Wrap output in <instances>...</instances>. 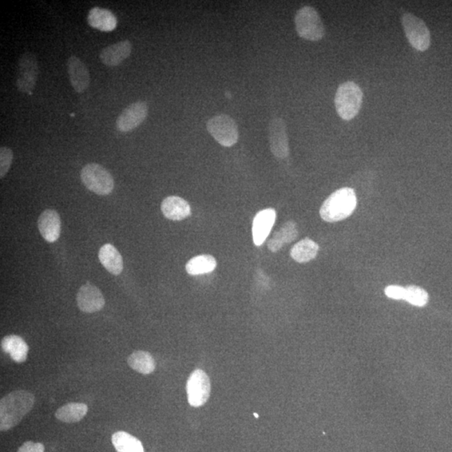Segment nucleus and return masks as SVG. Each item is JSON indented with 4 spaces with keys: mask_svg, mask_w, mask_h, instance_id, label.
<instances>
[{
    "mask_svg": "<svg viewBox=\"0 0 452 452\" xmlns=\"http://www.w3.org/2000/svg\"><path fill=\"white\" fill-rule=\"evenodd\" d=\"M35 402V395L23 390L3 396L0 400V431H10L19 425L32 410Z\"/></svg>",
    "mask_w": 452,
    "mask_h": 452,
    "instance_id": "f257e3e1",
    "label": "nucleus"
},
{
    "mask_svg": "<svg viewBox=\"0 0 452 452\" xmlns=\"http://www.w3.org/2000/svg\"><path fill=\"white\" fill-rule=\"evenodd\" d=\"M356 205L355 190L351 188L340 189L324 201L320 209V216L329 223L343 220L354 212Z\"/></svg>",
    "mask_w": 452,
    "mask_h": 452,
    "instance_id": "f03ea898",
    "label": "nucleus"
},
{
    "mask_svg": "<svg viewBox=\"0 0 452 452\" xmlns=\"http://www.w3.org/2000/svg\"><path fill=\"white\" fill-rule=\"evenodd\" d=\"M363 103V92L352 82H346L339 86L335 98L337 113L344 121H350L359 114Z\"/></svg>",
    "mask_w": 452,
    "mask_h": 452,
    "instance_id": "7ed1b4c3",
    "label": "nucleus"
},
{
    "mask_svg": "<svg viewBox=\"0 0 452 452\" xmlns=\"http://www.w3.org/2000/svg\"><path fill=\"white\" fill-rule=\"evenodd\" d=\"M295 26L299 37L309 41H321L325 35V28L318 11L312 6H304L297 10Z\"/></svg>",
    "mask_w": 452,
    "mask_h": 452,
    "instance_id": "20e7f679",
    "label": "nucleus"
},
{
    "mask_svg": "<svg viewBox=\"0 0 452 452\" xmlns=\"http://www.w3.org/2000/svg\"><path fill=\"white\" fill-rule=\"evenodd\" d=\"M81 178L86 187L98 196H108L114 189L112 174L100 164H86L82 170Z\"/></svg>",
    "mask_w": 452,
    "mask_h": 452,
    "instance_id": "39448f33",
    "label": "nucleus"
},
{
    "mask_svg": "<svg viewBox=\"0 0 452 452\" xmlns=\"http://www.w3.org/2000/svg\"><path fill=\"white\" fill-rule=\"evenodd\" d=\"M404 34L414 49L427 50L431 46V32L425 21L411 13H404L402 17Z\"/></svg>",
    "mask_w": 452,
    "mask_h": 452,
    "instance_id": "423d86ee",
    "label": "nucleus"
},
{
    "mask_svg": "<svg viewBox=\"0 0 452 452\" xmlns=\"http://www.w3.org/2000/svg\"><path fill=\"white\" fill-rule=\"evenodd\" d=\"M206 129L219 144L229 148L239 140V131L236 122L228 115L221 114L210 118Z\"/></svg>",
    "mask_w": 452,
    "mask_h": 452,
    "instance_id": "0eeeda50",
    "label": "nucleus"
},
{
    "mask_svg": "<svg viewBox=\"0 0 452 452\" xmlns=\"http://www.w3.org/2000/svg\"><path fill=\"white\" fill-rule=\"evenodd\" d=\"M39 77L37 57L31 53H23L19 59L17 86L19 92L31 94L37 85Z\"/></svg>",
    "mask_w": 452,
    "mask_h": 452,
    "instance_id": "6e6552de",
    "label": "nucleus"
},
{
    "mask_svg": "<svg viewBox=\"0 0 452 452\" xmlns=\"http://www.w3.org/2000/svg\"><path fill=\"white\" fill-rule=\"evenodd\" d=\"M186 390L190 406L200 407L207 402L211 386L206 373L201 370H194L189 376Z\"/></svg>",
    "mask_w": 452,
    "mask_h": 452,
    "instance_id": "1a4fd4ad",
    "label": "nucleus"
},
{
    "mask_svg": "<svg viewBox=\"0 0 452 452\" xmlns=\"http://www.w3.org/2000/svg\"><path fill=\"white\" fill-rule=\"evenodd\" d=\"M269 144L273 156L283 160L289 156L287 124L283 118L275 117L270 122Z\"/></svg>",
    "mask_w": 452,
    "mask_h": 452,
    "instance_id": "9d476101",
    "label": "nucleus"
},
{
    "mask_svg": "<svg viewBox=\"0 0 452 452\" xmlns=\"http://www.w3.org/2000/svg\"><path fill=\"white\" fill-rule=\"evenodd\" d=\"M149 108L144 102L132 103L122 111L117 119L116 126L122 133H129L140 126L148 117Z\"/></svg>",
    "mask_w": 452,
    "mask_h": 452,
    "instance_id": "9b49d317",
    "label": "nucleus"
},
{
    "mask_svg": "<svg viewBox=\"0 0 452 452\" xmlns=\"http://www.w3.org/2000/svg\"><path fill=\"white\" fill-rule=\"evenodd\" d=\"M77 303L82 312L93 313L104 307L105 299L100 289L93 283H86L79 289Z\"/></svg>",
    "mask_w": 452,
    "mask_h": 452,
    "instance_id": "f8f14e48",
    "label": "nucleus"
},
{
    "mask_svg": "<svg viewBox=\"0 0 452 452\" xmlns=\"http://www.w3.org/2000/svg\"><path fill=\"white\" fill-rule=\"evenodd\" d=\"M276 212L274 209L268 208L261 210L253 220L252 238L256 247L263 245L275 224Z\"/></svg>",
    "mask_w": 452,
    "mask_h": 452,
    "instance_id": "ddd939ff",
    "label": "nucleus"
},
{
    "mask_svg": "<svg viewBox=\"0 0 452 452\" xmlns=\"http://www.w3.org/2000/svg\"><path fill=\"white\" fill-rule=\"evenodd\" d=\"M38 229L47 243H54L59 239L62 231V221L57 211L46 209L39 216Z\"/></svg>",
    "mask_w": 452,
    "mask_h": 452,
    "instance_id": "4468645a",
    "label": "nucleus"
},
{
    "mask_svg": "<svg viewBox=\"0 0 452 452\" xmlns=\"http://www.w3.org/2000/svg\"><path fill=\"white\" fill-rule=\"evenodd\" d=\"M70 82L75 92L85 93L88 88L91 77L88 69L80 58L71 55L67 61Z\"/></svg>",
    "mask_w": 452,
    "mask_h": 452,
    "instance_id": "2eb2a0df",
    "label": "nucleus"
},
{
    "mask_svg": "<svg viewBox=\"0 0 452 452\" xmlns=\"http://www.w3.org/2000/svg\"><path fill=\"white\" fill-rule=\"evenodd\" d=\"M131 53H132V44L129 41H122L103 49L100 53V59L106 66H117L128 59Z\"/></svg>",
    "mask_w": 452,
    "mask_h": 452,
    "instance_id": "dca6fc26",
    "label": "nucleus"
},
{
    "mask_svg": "<svg viewBox=\"0 0 452 452\" xmlns=\"http://www.w3.org/2000/svg\"><path fill=\"white\" fill-rule=\"evenodd\" d=\"M161 210L169 220L180 221L191 216V207L185 199L178 196H169L162 200Z\"/></svg>",
    "mask_w": 452,
    "mask_h": 452,
    "instance_id": "f3484780",
    "label": "nucleus"
},
{
    "mask_svg": "<svg viewBox=\"0 0 452 452\" xmlns=\"http://www.w3.org/2000/svg\"><path fill=\"white\" fill-rule=\"evenodd\" d=\"M87 21L91 26L101 31H112L117 27V18L112 11L95 7L89 11Z\"/></svg>",
    "mask_w": 452,
    "mask_h": 452,
    "instance_id": "a211bd4d",
    "label": "nucleus"
},
{
    "mask_svg": "<svg viewBox=\"0 0 452 452\" xmlns=\"http://www.w3.org/2000/svg\"><path fill=\"white\" fill-rule=\"evenodd\" d=\"M99 260L111 274L120 275L124 270V260L121 254L113 245L106 244L100 249L98 254Z\"/></svg>",
    "mask_w": 452,
    "mask_h": 452,
    "instance_id": "6ab92c4d",
    "label": "nucleus"
},
{
    "mask_svg": "<svg viewBox=\"0 0 452 452\" xmlns=\"http://www.w3.org/2000/svg\"><path fill=\"white\" fill-rule=\"evenodd\" d=\"M1 348L17 363L25 362L29 352V346L26 341L18 335L6 336L1 341Z\"/></svg>",
    "mask_w": 452,
    "mask_h": 452,
    "instance_id": "aec40b11",
    "label": "nucleus"
},
{
    "mask_svg": "<svg viewBox=\"0 0 452 452\" xmlns=\"http://www.w3.org/2000/svg\"><path fill=\"white\" fill-rule=\"evenodd\" d=\"M299 236V229L294 221L285 222L279 232L274 233L268 241L267 247L272 252H279L284 244L291 243Z\"/></svg>",
    "mask_w": 452,
    "mask_h": 452,
    "instance_id": "412c9836",
    "label": "nucleus"
},
{
    "mask_svg": "<svg viewBox=\"0 0 452 452\" xmlns=\"http://www.w3.org/2000/svg\"><path fill=\"white\" fill-rule=\"evenodd\" d=\"M319 251V245L309 238L297 243L291 249V256L299 263H306L315 258Z\"/></svg>",
    "mask_w": 452,
    "mask_h": 452,
    "instance_id": "4be33fe9",
    "label": "nucleus"
},
{
    "mask_svg": "<svg viewBox=\"0 0 452 452\" xmlns=\"http://www.w3.org/2000/svg\"><path fill=\"white\" fill-rule=\"evenodd\" d=\"M88 407L83 403H69L59 408L55 412V417L65 423H75L85 417Z\"/></svg>",
    "mask_w": 452,
    "mask_h": 452,
    "instance_id": "5701e85b",
    "label": "nucleus"
},
{
    "mask_svg": "<svg viewBox=\"0 0 452 452\" xmlns=\"http://www.w3.org/2000/svg\"><path fill=\"white\" fill-rule=\"evenodd\" d=\"M113 445L117 452H144L142 442L128 432L117 431L112 436Z\"/></svg>",
    "mask_w": 452,
    "mask_h": 452,
    "instance_id": "b1692460",
    "label": "nucleus"
},
{
    "mask_svg": "<svg viewBox=\"0 0 452 452\" xmlns=\"http://www.w3.org/2000/svg\"><path fill=\"white\" fill-rule=\"evenodd\" d=\"M217 261L210 255H200L193 257L185 265L186 272L191 276L207 274L216 268Z\"/></svg>",
    "mask_w": 452,
    "mask_h": 452,
    "instance_id": "393cba45",
    "label": "nucleus"
},
{
    "mask_svg": "<svg viewBox=\"0 0 452 452\" xmlns=\"http://www.w3.org/2000/svg\"><path fill=\"white\" fill-rule=\"evenodd\" d=\"M129 366L142 375H149L156 370V364L153 356L146 351H135L129 357Z\"/></svg>",
    "mask_w": 452,
    "mask_h": 452,
    "instance_id": "a878e982",
    "label": "nucleus"
},
{
    "mask_svg": "<svg viewBox=\"0 0 452 452\" xmlns=\"http://www.w3.org/2000/svg\"><path fill=\"white\" fill-rule=\"evenodd\" d=\"M404 300L412 305L417 307H424L429 300V295L423 288L416 285H409L406 288V296Z\"/></svg>",
    "mask_w": 452,
    "mask_h": 452,
    "instance_id": "bb28decb",
    "label": "nucleus"
},
{
    "mask_svg": "<svg viewBox=\"0 0 452 452\" xmlns=\"http://www.w3.org/2000/svg\"><path fill=\"white\" fill-rule=\"evenodd\" d=\"M13 161V151L7 147L0 149V178H3L11 167Z\"/></svg>",
    "mask_w": 452,
    "mask_h": 452,
    "instance_id": "cd10ccee",
    "label": "nucleus"
},
{
    "mask_svg": "<svg viewBox=\"0 0 452 452\" xmlns=\"http://www.w3.org/2000/svg\"><path fill=\"white\" fill-rule=\"evenodd\" d=\"M384 292L387 296L396 300H404V296H406V288L399 287V285H388Z\"/></svg>",
    "mask_w": 452,
    "mask_h": 452,
    "instance_id": "c85d7f7f",
    "label": "nucleus"
},
{
    "mask_svg": "<svg viewBox=\"0 0 452 452\" xmlns=\"http://www.w3.org/2000/svg\"><path fill=\"white\" fill-rule=\"evenodd\" d=\"M17 452H45V446L41 442H26Z\"/></svg>",
    "mask_w": 452,
    "mask_h": 452,
    "instance_id": "c756f323",
    "label": "nucleus"
},
{
    "mask_svg": "<svg viewBox=\"0 0 452 452\" xmlns=\"http://www.w3.org/2000/svg\"><path fill=\"white\" fill-rule=\"evenodd\" d=\"M254 415H255V417H256V418H258V417H259V415H257L256 413L254 414Z\"/></svg>",
    "mask_w": 452,
    "mask_h": 452,
    "instance_id": "7c9ffc66",
    "label": "nucleus"
}]
</instances>
